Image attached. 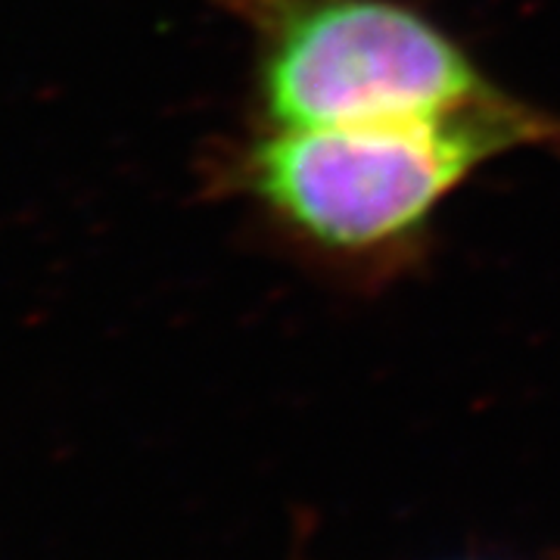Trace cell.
<instances>
[{
	"label": "cell",
	"instance_id": "1",
	"mask_svg": "<svg viewBox=\"0 0 560 560\" xmlns=\"http://www.w3.org/2000/svg\"><path fill=\"white\" fill-rule=\"evenodd\" d=\"M533 147H560V119L499 88L423 119L249 128L221 150L212 184L305 256L386 275L474 172Z\"/></svg>",
	"mask_w": 560,
	"mask_h": 560
},
{
	"label": "cell",
	"instance_id": "2",
	"mask_svg": "<svg viewBox=\"0 0 560 560\" xmlns=\"http://www.w3.org/2000/svg\"><path fill=\"white\" fill-rule=\"evenodd\" d=\"M249 32L253 128L440 116L499 84L405 0H221Z\"/></svg>",
	"mask_w": 560,
	"mask_h": 560
}]
</instances>
